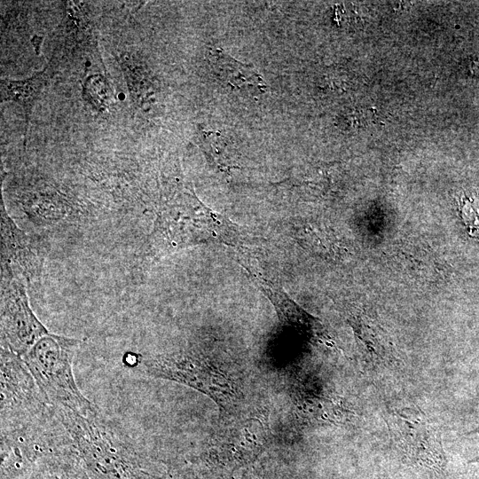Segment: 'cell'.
<instances>
[{"mask_svg":"<svg viewBox=\"0 0 479 479\" xmlns=\"http://www.w3.org/2000/svg\"><path fill=\"white\" fill-rule=\"evenodd\" d=\"M92 479H150L133 439L99 412L83 416L52 408Z\"/></svg>","mask_w":479,"mask_h":479,"instance_id":"6da1fadb","label":"cell"},{"mask_svg":"<svg viewBox=\"0 0 479 479\" xmlns=\"http://www.w3.org/2000/svg\"><path fill=\"white\" fill-rule=\"evenodd\" d=\"M80 344L78 339L49 333L22 358L52 408L90 416L99 411L82 393L73 372V359Z\"/></svg>","mask_w":479,"mask_h":479,"instance_id":"7a4b0ae2","label":"cell"},{"mask_svg":"<svg viewBox=\"0 0 479 479\" xmlns=\"http://www.w3.org/2000/svg\"><path fill=\"white\" fill-rule=\"evenodd\" d=\"M141 370L148 376L177 382L208 396L224 414L246 410L240 383L199 351L190 349L153 356L142 361Z\"/></svg>","mask_w":479,"mask_h":479,"instance_id":"3957f363","label":"cell"},{"mask_svg":"<svg viewBox=\"0 0 479 479\" xmlns=\"http://www.w3.org/2000/svg\"><path fill=\"white\" fill-rule=\"evenodd\" d=\"M232 236L229 224L219 221L190 189L185 192L183 201L160 210L151 240L161 250H175L208 238L229 239Z\"/></svg>","mask_w":479,"mask_h":479,"instance_id":"277c9868","label":"cell"},{"mask_svg":"<svg viewBox=\"0 0 479 479\" xmlns=\"http://www.w3.org/2000/svg\"><path fill=\"white\" fill-rule=\"evenodd\" d=\"M386 422L405 464L435 475L445 471L447 458L441 433L421 409L416 406L394 409Z\"/></svg>","mask_w":479,"mask_h":479,"instance_id":"5b68a950","label":"cell"},{"mask_svg":"<svg viewBox=\"0 0 479 479\" xmlns=\"http://www.w3.org/2000/svg\"><path fill=\"white\" fill-rule=\"evenodd\" d=\"M0 363L1 429L21 427L52 413L22 357L1 346Z\"/></svg>","mask_w":479,"mask_h":479,"instance_id":"8992f818","label":"cell"},{"mask_svg":"<svg viewBox=\"0 0 479 479\" xmlns=\"http://www.w3.org/2000/svg\"><path fill=\"white\" fill-rule=\"evenodd\" d=\"M224 418L211 440L208 460L232 471L250 467L267 445L268 432L264 418L247 410L224 414Z\"/></svg>","mask_w":479,"mask_h":479,"instance_id":"52a82bcc","label":"cell"},{"mask_svg":"<svg viewBox=\"0 0 479 479\" xmlns=\"http://www.w3.org/2000/svg\"><path fill=\"white\" fill-rule=\"evenodd\" d=\"M25 282L1 275V346L20 357L49 334L30 307Z\"/></svg>","mask_w":479,"mask_h":479,"instance_id":"ba28073f","label":"cell"},{"mask_svg":"<svg viewBox=\"0 0 479 479\" xmlns=\"http://www.w3.org/2000/svg\"><path fill=\"white\" fill-rule=\"evenodd\" d=\"M44 250L37 239L20 229L1 200V275L32 281L41 275Z\"/></svg>","mask_w":479,"mask_h":479,"instance_id":"9c48e42d","label":"cell"},{"mask_svg":"<svg viewBox=\"0 0 479 479\" xmlns=\"http://www.w3.org/2000/svg\"><path fill=\"white\" fill-rule=\"evenodd\" d=\"M245 269L273 305L283 326L306 336L316 337L321 334L322 328L318 319L301 308L279 285L262 277L248 267Z\"/></svg>","mask_w":479,"mask_h":479,"instance_id":"30bf717a","label":"cell"},{"mask_svg":"<svg viewBox=\"0 0 479 479\" xmlns=\"http://www.w3.org/2000/svg\"><path fill=\"white\" fill-rule=\"evenodd\" d=\"M349 322L367 355L378 364L392 365L398 361L386 332L362 311L351 312Z\"/></svg>","mask_w":479,"mask_h":479,"instance_id":"8fae6325","label":"cell"},{"mask_svg":"<svg viewBox=\"0 0 479 479\" xmlns=\"http://www.w3.org/2000/svg\"><path fill=\"white\" fill-rule=\"evenodd\" d=\"M49 82L46 67L22 80L1 79V102H14L24 113V147L33 108Z\"/></svg>","mask_w":479,"mask_h":479,"instance_id":"7c38bea8","label":"cell"},{"mask_svg":"<svg viewBox=\"0 0 479 479\" xmlns=\"http://www.w3.org/2000/svg\"><path fill=\"white\" fill-rule=\"evenodd\" d=\"M30 479H92L83 467L73 444L41 459Z\"/></svg>","mask_w":479,"mask_h":479,"instance_id":"4fadbf2b","label":"cell"},{"mask_svg":"<svg viewBox=\"0 0 479 479\" xmlns=\"http://www.w3.org/2000/svg\"><path fill=\"white\" fill-rule=\"evenodd\" d=\"M209 62L218 79L233 88L265 87L262 77L251 67L236 60L220 49L210 51Z\"/></svg>","mask_w":479,"mask_h":479,"instance_id":"5bb4252c","label":"cell"},{"mask_svg":"<svg viewBox=\"0 0 479 479\" xmlns=\"http://www.w3.org/2000/svg\"><path fill=\"white\" fill-rule=\"evenodd\" d=\"M459 210L462 220L469 233L479 232V200L462 197L459 201Z\"/></svg>","mask_w":479,"mask_h":479,"instance_id":"9a60e30c","label":"cell"},{"mask_svg":"<svg viewBox=\"0 0 479 479\" xmlns=\"http://www.w3.org/2000/svg\"><path fill=\"white\" fill-rule=\"evenodd\" d=\"M241 479H267L260 471L248 467L242 475Z\"/></svg>","mask_w":479,"mask_h":479,"instance_id":"2e32d148","label":"cell"},{"mask_svg":"<svg viewBox=\"0 0 479 479\" xmlns=\"http://www.w3.org/2000/svg\"><path fill=\"white\" fill-rule=\"evenodd\" d=\"M473 432L479 434V427L476 428ZM468 463H479V455L469 460Z\"/></svg>","mask_w":479,"mask_h":479,"instance_id":"e0dca14e","label":"cell"},{"mask_svg":"<svg viewBox=\"0 0 479 479\" xmlns=\"http://www.w3.org/2000/svg\"><path fill=\"white\" fill-rule=\"evenodd\" d=\"M169 479H172V478H169Z\"/></svg>","mask_w":479,"mask_h":479,"instance_id":"ac0fdd59","label":"cell"}]
</instances>
